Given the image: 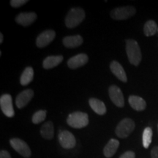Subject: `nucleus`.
<instances>
[{
  "instance_id": "f257e3e1",
  "label": "nucleus",
  "mask_w": 158,
  "mask_h": 158,
  "mask_svg": "<svg viewBox=\"0 0 158 158\" xmlns=\"http://www.w3.org/2000/svg\"><path fill=\"white\" fill-rule=\"evenodd\" d=\"M126 51L129 62L132 64L138 66L142 59L141 51L139 45L135 40H126Z\"/></svg>"
},
{
  "instance_id": "f03ea898",
  "label": "nucleus",
  "mask_w": 158,
  "mask_h": 158,
  "mask_svg": "<svg viewBox=\"0 0 158 158\" xmlns=\"http://www.w3.org/2000/svg\"><path fill=\"white\" fill-rule=\"evenodd\" d=\"M85 19V12L80 7L72 8L65 18V25L69 29H73L80 24Z\"/></svg>"
},
{
  "instance_id": "7ed1b4c3",
  "label": "nucleus",
  "mask_w": 158,
  "mask_h": 158,
  "mask_svg": "<svg viewBox=\"0 0 158 158\" xmlns=\"http://www.w3.org/2000/svg\"><path fill=\"white\" fill-rule=\"evenodd\" d=\"M89 122L88 114L81 111H76L70 114L67 118V123L70 127L76 129L85 127L88 125Z\"/></svg>"
},
{
  "instance_id": "20e7f679",
  "label": "nucleus",
  "mask_w": 158,
  "mask_h": 158,
  "mask_svg": "<svg viewBox=\"0 0 158 158\" xmlns=\"http://www.w3.org/2000/svg\"><path fill=\"white\" fill-rule=\"evenodd\" d=\"M135 127V122L133 119L130 118H124L116 126L115 133L118 138H125L133 133Z\"/></svg>"
},
{
  "instance_id": "39448f33",
  "label": "nucleus",
  "mask_w": 158,
  "mask_h": 158,
  "mask_svg": "<svg viewBox=\"0 0 158 158\" xmlns=\"http://www.w3.org/2000/svg\"><path fill=\"white\" fill-rule=\"evenodd\" d=\"M136 10L132 6L116 7L110 12V16L115 20H125L133 16L135 14Z\"/></svg>"
},
{
  "instance_id": "423d86ee",
  "label": "nucleus",
  "mask_w": 158,
  "mask_h": 158,
  "mask_svg": "<svg viewBox=\"0 0 158 158\" xmlns=\"http://www.w3.org/2000/svg\"><path fill=\"white\" fill-rule=\"evenodd\" d=\"M10 143L13 149L21 156H23V157L29 158L31 156V152L30 148H29L28 144L25 141H23V140L18 138H12L10 140Z\"/></svg>"
},
{
  "instance_id": "0eeeda50",
  "label": "nucleus",
  "mask_w": 158,
  "mask_h": 158,
  "mask_svg": "<svg viewBox=\"0 0 158 158\" xmlns=\"http://www.w3.org/2000/svg\"><path fill=\"white\" fill-rule=\"evenodd\" d=\"M58 138L59 143L64 149H73L76 146V138L70 132L68 131V130H64V131L60 132Z\"/></svg>"
},
{
  "instance_id": "6e6552de",
  "label": "nucleus",
  "mask_w": 158,
  "mask_h": 158,
  "mask_svg": "<svg viewBox=\"0 0 158 158\" xmlns=\"http://www.w3.org/2000/svg\"><path fill=\"white\" fill-rule=\"evenodd\" d=\"M0 106L3 114L7 117H13L15 112L13 106V100L12 97L8 94H5L2 95L0 98Z\"/></svg>"
},
{
  "instance_id": "1a4fd4ad",
  "label": "nucleus",
  "mask_w": 158,
  "mask_h": 158,
  "mask_svg": "<svg viewBox=\"0 0 158 158\" xmlns=\"http://www.w3.org/2000/svg\"><path fill=\"white\" fill-rule=\"evenodd\" d=\"M108 94L111 101L117 107L122 108L124 106V98L122 90L116 85H111L108 89Z\"/></svg>"
},
{
  "instance_id": "9d476101",
  "label": "nucleus",
  "mask_w": 158,
  "mask_h": 158,
  "mask_svg": "<svg viewBox=\"0 0 158 158\" xmlns=\"http://www.w3.org/2000/svg\"><path fill=\"white\" fill-rule=\"evenodd\" d=\"M56 37V32L54 30L48 29L43 31L38 35L36 40V45L38 48H44L54 40Z\"/></svg>"
},
{
  "instance_id": "9b49d317",
  "label": "nucleus",
  "mask_w": 158,
  "mask_h": 158,
  "mask_svg": "<svg viewBox=\"0 0 158 158\" xmlns=\"http://www.w3.org/2000/svg\"><path fill=\"white\" fill-rule=\"evenodd\" d=\"M37 15L35 13L28 12V13H21L15 17V21L23 27H28L32 24L37 19Z\"/></svg>"
},
{
  "instance_id": "f8f14e48",
  "label": "nucleus",
  "mask_w": 158,
  "mask_h": 158,
  "mask_svg": "<svg viewBox=\"0 0 158 158\" xmlns=\"http://www.w3.org/2000/svg\"><path fill=\"white\" fill-rule=\"evenodd\" d=\"M34 96V92L31 89L23 90L21 93L18 94L15 99V104L19 108H22L25 107Z\"/></svg>"
},
{
  "instance_id": "ddd939ff",
  "label": "nucleus",
  "mask_w": 158,
  "mask_h": 158,
  "mask_svg": "<svg viewBox=\"0 0 158 158\" xmlns=\"http://www.w3.org/2000/svg\"><path fill=\"white\" fill-rule=\"evenodd\" d=\"M88 56L85 54H79L74 56L68 61V65L70 69H76L84 66L88 62Z\"/></svg>"
},
{
  "instance_id": "4468645a",
  "label": "nucleus",
  "mask_w": 158,
  "mask_h": 158,
  "mask_svg": "<svg viewBox=\"0 0 158 158\" xmlns=\"http://www.w3.org/2000/svg\"><path fill=\"white\" fill-rule=\"evenodd\" d=\"M110 69L112 73L118 79L122 81V82H127V78L125 71L122 66L116 61H113L110 64Z\"/></svg>"
},
{
  "instance_id": "2eb2a0df",
  "label": "nucleus",
  "mask_w": 158,
  "mask_h": 158,
  "mask_svg": "<svg viewBox=\"0 0 158 158\" xmlns=\"http://www.w3.org/2000/svg\"><path fill=\"white\" fill-rule=\"evenodd\" d=\"M83 37L81 35H73V36L65 37L62 42L65 47L68 48H75L80 46L83 43Z\"/></svg>"
},
{
  "instance_id": "dca6fc26",
  "label": "nucleus",
  "mask_w": 158,
  "mask_h": 158,
  "mask_svg": "<svg viewBox=\"0 0 158 158\" xmlns=\"http://www.w3.org/2000/svg\"><path fill=\"white\" fill-rule=\"evenodd\" d=\"M128 102L132 108L138 111H141L147 107V102L141 97L131 95L128 98Z\"/></svg>"
},
{
  "instance_id": "f3484780",
  "label": "nucleus",
  "mask_w": 158,
  "mask_h": 158,
  "mask_svg": "<svg viewBox=\"0 0 158 158\" xmlns=\"http://www.w3.org/2000/svg\"><path fill=\"white\" fill-rule=\"evenodd\" d=\"M118 147H119V141L118 140L114 139V138L110 139L103 149V154L105 157L107 158L113 157L114 154L117 151Z\"/></svg>"
},
{
  "instance_id": "a211bd4d",
  "label": "nucleus",
  "mask_w": 158,
  "mask_h": 158,
  "mask_svg": "<svg viewBox=\"0 0 158 158\" xmlns=\"http://www.w3.org/2000/svg\"><path fill=\"white\" fill-rule=\"evenodd\" d=\"M89 103L92 109L99 115H104L106 113V107L101 100L97 98H90Z\"/></svg>"
},
{
  "instance_id": "6ab92c4d",
  "label": "nucleus",
  "mask_w": 158,
  "mask_h": 158,
  "mask_svg": "<svg viewBox=\"0 0 158 158\" xmlns=\"http://www.w3.org/2000/svg\"><path fill=\"white\" fill-rule=\"evenodd\" d=\"M40 135L45 139L51 140L54 138V128L52 122H47L40 128Z\"/></svg>"
},
{
  "instance_id": "aec40b11",
  "label": "nucleus",
  "mask_w": 158,
  "mask_h": 158,
  "mask_svg": "<svg viewBox=\"0 0 158 158\" xmlns=\"http://www.w3.org/2000/svg\"><path fill=\"white\" fill-rule=\"evenodd\" d=\"M63 60L62 56H50L46 57L43 62V66L45 69H51L59 65Z\"/></svg>"
},
{
  "instance_id": "412c9836",
  "label": "nucleus",
  "mask_w": 158,
  "mask_h": 158,
  "mask_svg": "<svg viewBox=\"0 0 158 158\" xmlns=\"http://www.w3.org/2000/svg\"><path fill=\"white\" fill-rule=\"evenodd\" d=\"M33 76H34V70H33L32 68L27 67L21 74L20 83L22 86H27L33 80Z\"/></svg>"
},
{
  "instance_id": "4be33fe9",
  "label": "nucleus",
  "mask_w": 158,
  "mask_h": 158,
  "mask_svg": "<svg viewBox=\"0 0 158 158\" xmlns=\"http://www.w3.org/2000/svg\"><path fill=\"white\" fill-rule=\"evenodd\" d=\"M157 23L152 20H149V21H147L143 27L144 35L147 37L152 36V35H155L156 32L157 31Z\"/></svg>"
},
{
  "instance_id": "5701e85b",
  "label": "nucleus",
  "mask_w": 158,
  "mask_h": 158,
  "mask_svg": "<svg viewBox=\"0 0 158 158\" xmlns=\"http://www.w3.org/2000/svg\"><path fill=\"white\" fill-rule=\"evenodd\" d=\"M152 130L151 127H148L144 129L142 135V140H143V146L145 149H148L152 143Z\"/></svg>"
},
{
  "instance_id": "b1692460",
  "label": "nucleus",
  "mask_w": 158,
  "mask_h": 158,
  "mask_svg": "<svg viewBox=\"0 0 158 158\" xmlns=\"http://www.w3.org/2000/svg\"><path fill=\"white\" fill-rule=\"evenodd\" d=\"M45 117H46V110H40L34 114L32 118H31V120H32L33 123L37 124L44 121Z\"/></svg>"
},
{
  "instance_id": "393cba45",
  "label": "nucleus",
  "mask_w": 158,
  "mask_h": 158,
  "mask_svg": "<svg viewBox=\"0 0 158 158\" xmlns=\"http://www.w3.org/2000/svg\"><path fill=\"white\" fill-rule=\"evenodd\" d=\"M27 2H28L27 0H11V1L10 2V5L13 7H21V6L27 4Z\"/></svg>"
},
{
  "instance_id": "a878e982",
  "label": "nucleus",
  "mask_w": 158,
  "mask_h": 158,
  "mask_svg": "<svg viewBox=\"0 0 158 158\" xmlns=\"http://www.w3.org/2000/svg\"><path fill=\"white\" fill-rule=\"evenodd\" d=\"M119 158H135V154L132 151H127L122 154Z\"/></svg>"
},
{
  "instance_id": "bb28decb",
  "label": "nucleus",
  "mask_w": 158,
  "mask_h": 158,
  "mask_svg": "<svg viewBox=\"0 0 158 158\" xmlns=\"http://www.w3.org/2000/svg\"><path fill=\"white\" fill-rule=\"evenodd\" d=\"M152 158H158V146L155 147L151 151Z\"/></svg>"
},
{
  "instance_id": "cd10ccee",
  "label": "nucleus",
  "mask_w": 158,
  "mask_h": 158,
  "mask_svg": "<svg viewBox=\"0 0 158 158\" xmlns=\"http://www.w3.org/2000/svg\"><path fill=\"white\" fill-rule=\"evenodd\" d=\"M0 158H11V156L6 150H2L0 152Z\"/></svg>"
},
{
  "instance_id": "c85d7f7f",
  "label": "nucleus",
  "mask_w": 158,
  "mask_h": 158,
  "mask_svg": "<svg viewBox=\"0 0 158 158\" xmlns=\"http://www.w3.org/2000/svg\"><path fill=\"white\" fill-rule=\"evenodd\" d=\"M3 40H4V37H3V35L0 34V43H3Z\"/></svg>"
},
{
  "instance_id": "c756f323",
  "label": "nucleus",
  "mask_w": 158,
  "mask_h": 158,
  "mask_svg": "<svg viewBox=\"0 0 158 158\" xmlns=\"http://www.w3.org/2000/svg\"><path fill=\"white\" fill-rule=\"evenodd\" d=\"M157 130H158V124H157Z\"/></svg>"
},
{
  "instance_id": "7c9ffc66",
  "label": "nucleus",
  "mask_w": 158,
  "mask_h": 158,
  "mask_svg": "<svg viewBox=\"0 0 158 158\" xmlns=\"http://www.w3.org/2000/svg\"><path fill=\"white\" fill-rule=\"evenodd\" d=\"M157 31H158V27H157Z\"/></svg>"
}]
</instances>
